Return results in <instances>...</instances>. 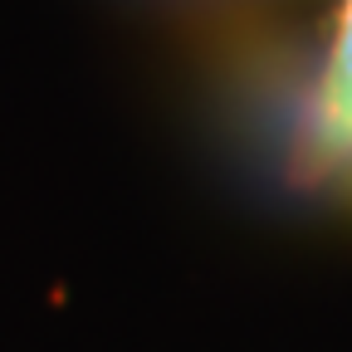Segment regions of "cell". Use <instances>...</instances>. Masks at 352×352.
Returning <instances> with one entry per match:
<instances>
[{
	"instance_id": "cell-1",
	"label": "cell",
	"mask_w": 352,
	"mask_h": 352,
	"mask_svg": "<svg viewBox=\"0 0 352 352\" xmlns=\"http://www.w3.org/2000/svg\"><path fill=\"white\" fill-rule=\"evenodd\" d=\"M318 147L352 182V0L342 6V25H338L328 74H323V94H318Z\"/></svg>"
}]
</instances>
